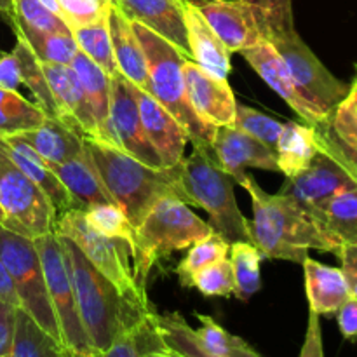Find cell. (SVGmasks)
<instances>
[{
    "instance_id": "obj_53",
    "label": "cell",
    "mask_w": 357,
    "mask_h": 357,
    "mask_svg": "<svg viewBox=\"0 0 357 357\" xmlns=\"http://www.w3.org/2000/svg\"><path fill=\"white\" fill-rule=\"evenodd\" d=\"M159 344H160V338H159V335H157L155 324H153V314H152L149 328H146V333H145V347H143V357H159V354H157V347H159Z\"/></svg>"
},
{
    "instance_id": "obj_45",
    "label": "cell",
    "mask_w": 357,
    "mask_h": 357,
    "mask_svg": "<svg viewBox=\"0 0 357 357\" xmlns=\"http://www.w3.org/2000/svg\"><path fill=\"white\" fill-rule=\"evenodd\" d=\"M152 317V316H150ZM150 319L138 330L124 335L117 342L110 345L107 351L94 352V354H73V357H143V347H145V333L149 328Z\"/></svg>"
},
{
    "instance_id": "obj_1",
    "label": "cell",
    "mask_w": 357,
    "mask_h": 357,
    "mask_svg": "<svg viewBox=\"0 0 357 357\" xmlns=\"http://www.w3.org/2000/svg\"><path fill=\"white\" fill-rule=\"evenodd\" d=\"M59 241L68 264L80 321L94 351H107L114 342L150 319L155 312L152 305H143L124 295L87 260L72 239L59 236Z\"/></svg>"
},
{
    "instance_id": "obj_38",
    "label": "cell",
    "mask_w": 357,
    "mask_h": 357,
    "mask_svg": "<svg viewBox=\"0 0 357 357\" xmlns=\"http://www.w3.org/2000/svg\"><path fill=\"white\" fill-rule=\"evenodd\" d=\"M10 24L13 28H24V30L44 31V33L70 31L68 24L38 0H13Z\"/></svg>"
},
{
    "instance_id": "obj_33",
    "label": "cell",
    "mask_w": 357,
    "mask_h": 357,
    "mask_svg": "<svg viewBox=\"0 0 357 357\" xmlns=\"http://www.w3.org/2000/svg\"><path fill=\"white\" fill-rule=\"evenodd\" d=\"M16 37L23 38L28 47L33 51L38 61L42 63H54V65H72L73 58L80 51L73 38L72 31H52V33H44V31H31L24 28H14Z\"/></svg>"
},
{
    "instance_id": "obj_27",
    "label": "cell",
    "mask_w": 357,
    "mask_h": 357,
    "mask_svg": "<svg viewBox=\"0 0 357 357\" xmlns=\"http://www.w3.org/2000/svg\"><path fill=\"white\" fill-rule=\"evenodd\" d=\"M14 136H20L24 143H28L49 166H58L75 159L86 150L82 136L54 117H45L38 128Z\"/></svg>"
},
{
    "instance_id": "obj_6",
    "label": "cell",
    "mask_w": 357,
    "mask_h": 357,
    "mask_svg": "<svg viewBox=\"0 0 357 357\" xmlns=\"http://www.w3.org/2000/svg\"><path fill=\"white\" fill-rule=\"evenodd\" d=\"M211 150L194 149L183 160V185L190 206H199L209 216V225L229 244L253 243L251 223L241 213L234 194V178L218 166Z\"/></svg>"
},
{
    "instance_id": "obj_26",
    "label": "cell",
    "mask_w": 357,
    "mask_h": 357,
    "mask_svg": "<svg viewBox=\"0 0 357 357\" xmlns=\"http://www.w3.org/2000/svg\"><path fill=\"white\" fill-rule=\"evenodd\" d=\"M52 169H54L59 181L68 190L75 209L86 211V209L93 208V206L114 202L112 195L108 194L107 187L101 181L100 173H98L87 149L75 159L66 160V162L58 164V166H52Z\"/></svg>"
},
{
    "instance_id": "obj_9",
    "label": "cell",
    "mask_w": 357,
    "mask_h": 357,
    "mask_svg": "<svg viewBox=\"0 0 357 357\" xmlns=\"http://www.w3.org/2000/svg\"><path fill=\"white\" fill-rule=\"evenodd\" d=\"M0 209L6 229L30 239L56 232L54 206L0 149Z\"/></svg>"
},
{
    "instance_id": "obj_20",
    "label": "cell",
    "mask_w": 357,
    "mask_h": 357,
    "mask_svg": "<svg viewBox=\"0 0 357 357\" xmlns=\"http://www.w3.org/2000/svg\"><path fill=\"white\" fill-rule=\"evenodd\" d=\"M243 58L250 63L251 68L303 119L309 126H319L323 124V119L319 117L316 110L309 105V101L300 94L296 89L295 82H293L289 70L279 52L275 51L274 45L271 42H261V44L255 45V47L244 49L241 51Z\"/></svg>"
},
{
    "instance_id": "obj_22",
    "label": "cell",
    "mask_w": 357,
    "mask_h": 357,
    "mask_svg": "<svg viewBox=\"0 0 357 357\" xmlns=\"http://www.w3.org/2000/svg\"><path fill=\"white\" fill-rule=\"evenodd\" d=\"M181 9H183L185 28H187L190 59L197 63L209 75L227 79L230 70H232L230 52L227 51L223 42L213 31V28L209 26V23L195 3L183 2Z\"/></svg>"
},
{
    "instance_id": "obj_30",
    "label": "cell",
    "mask_w": 357,
    "mask_h": 357,
    "mask_svg": "<svg viewBox=\"0 0 357 357\" xmlns=\"http://www.w3.org/2000/svg\"><path fill=\"white\" fill-rule=\"evenodd\" d=\"M316 222L340 246H357V187L342 190L317 213Z\"/></svg>"
},
{
    "instance_id": "obj_42",
    "label": "cell",
    "mask_w": 357,
    "mask_h": 357,
    "mask_svg": "<svg viewBox=\"0 0 357 357\" xmlns=\"http://www.w3.org/2000/svg\"><path fill=\"white\" fill-rule=\"evenodd\" d=\"M316 129V143L317 149L337 160L342 167L349 173V176L357 183V145L342 139L337 132L331 129L326 122L319 126H314Z\"/></svg>"
},
{
    "instance_id": "obj_4",
    "label": "cell",
    "mask_w": 357,
    "mask_h": 357,
    "mask_svg": "<svg viewBox=\"0 0 357 357\" xmlns=\"http://www.w3.org/2000/svg\"><path fill=\"white\" fill-rule=\"evenodd\" d=\"M131 24L145 52L150 84L149 94H152L183 126L188 142H192L194 149L211 150L216 126L206 122L188 101L183 77V63L187 59L185 54L155 31L135 21H131Z\"/></svg>"
},
{
    "instance_id": "obj_32",
    "label": "cell",
    "mask_w": 357,
    "mask_h": 357,
    "mask_svg": "<svg viewBox=\"0 0 357 357\" xmlns=\"http://www.w3.org/2000/svg\"><path fill=\"white\" fill-rule=\"evenodd\" d=\"M44 121L45 114L37 103L24 100L17 91L0 86V138L31 131Z\"/></svg>"
},
{
    "instance_id": "obj_46",
    "label": "cell",
    "mask_w": 357,
    "mask_h": 357,
    "mask_svg": "<svg viewBox=\"0 0 357 357\" xmlns=\"http://www.w3.org/2000/svg\"><path fill=\"white\" fill-rule=\"evenodd\" d=\"M17 307L0 300V357L10 354L14 340V328H16Z\"/></svg>"
},
{
    "instance_id": "obj_18",
    "label": "cell",
    "mask_w": 357,
    "mask_h": 357,
    "mask_svg": "<svg viewBox=\"0 0 357 357\" xmlns=\"http://www.w3.org/2000/svg\"><path fill=\"white\" fill-rule=\"evenodd\" d=\"M211 150L218 166L230 174L234 181L246 173L248 167L279 171L275 153L267 145L234 126L216 128Z\"/></svg>"
},
{
    "instance_id": "obj_62",
    "label": "cell",
    "mask_w": 357,
    "mask_h": 357,
    "mask_svg": "<svg viewBox=\"0 0 357 357\" xmlns=\"http://www.w3.org/2000/svg\"><path fill=\"white\" fill-rule=\"evenodd\" d=\"M7 357H9V356H7Z\"/></svg>"
},
{
    "instance_id": "obj_17",
    "label": "cell",
    "mask_w": 357,
    "mask_h": 357,
    "mask_svg": "<svg viewBox=\"0 0 357 357\" xmlns=\"http://www.w3.org/2000/svg\"><path fill=\"white\" fill-rule=\"evenodd\" d=\"M183 77L187 96L194 110L213 126H232L237 101L227 79L209 75L192 59H185Z\"/></svg>"
},
{
    "instance_id": "obj_59",
    "label": "cell",
    "mask_w": 357,
    "mask_h": 357,
    "mask_svg": "<svg viewBox=\"0 0 357 357\" xmlns=\"http://www.w3.org/2000/svg\"><path fill=\"white\" fill-rule=\"evenodd\" d=\"M68 357H73V354H72V351H70V354H68Z\"/></svg>"
},
{
    "instance_id": "obj_25",
    "label": "cell",
    "mask_w": 357,
    "mask_h": 357,
    "mask_svg": "<svg viewBox=\"0 0 357 357\" xmlns=\"http://www.w3.org/2000/svg\"><path fill=\"white\" fill-rule=\"evenodd\" d=\"M302 265L309 310L317 316L337 314V310L352 296L342 268L324 265L310 257H307Z\"/></svg>"
},
{
    "instance_id": "obj_13",
    "label": "cell",
    "mask_w": 357,
    "mask_h": 357,
    "mask_svg": "<svg viewBox=\"0 0 357 357\" xmlns=\"http://www.w3.org/2000/svg\"><path fill=\"white\" fill-rule=\"evenodd\" d=\"M197 7L230 54L268 40L267 20L248 0H208Z\"/></svg>"
},
{
    "instance_id": "obj_24",
    "label": "cell",
    "mask_w": 357,
    "mask_h": 357,
    "mask_svg": "<svg viewBox=\"0 0 357 357\" xmlns=\"http://www.w3.org/2000/svg\"><path fill=\"white\" fill-rule=\"evenodd\" d=\"M108 26H110L112 49H114L117 72L124 79H128L132 86L149 93L150 84L145 52H143L138 37L135 35L131 21L114 3H112L110 14H108Z\"/></svg>"
},
{
    "instance_id": "obj_50",
    "label": "cell",
    "mask_w": 357,
    "mask_h": 357,
    "mask_svg": "<svg viewBox=\"0 0 357 357\" xmlns=\"http://www.w3.org/2000/svg\"><path fill=\"white\" fill-rule=\"evenodd\" d=\"M21 84L20 59L16 52H3L0 56V86L9 91H17Z\"/></svg>"
},
{
    "instance_id": "obj_43",
    "label": "cell",
    "mask_w": 357,
    "mask_h": 357,
    "mask_svg": "<svg viewBox=\"0 0 357 357\" xmlns=\"http://www.w3.org/2000/svg\"><path fill=\"white\" fill-rule=\"evenodd\" d=\"M58 3L70 31L107 20L112 9L110 0H58Z\"/></svg>"
},
{
    "instance_id": "obj_7",
    "label": "cell",
    "mask_w": 357,
    "mask_h": 357,
    "mask_svg": "<svg viewBox=\"0 0 357 357\" xmlns=\"http://www.w3.org/2000/svg\"><path fill=\"white\" fill-rule=\"evenodd\" d=\"M56 234L72 239L87 260L114 282L124 295L143 305H150L146 289L136 282L132 246L124 239H114L96 232L87 223L82 209H68L56 220Z\"/></svg>"
},
{
    "instance_id": "obj_10",
    "label": "cell",
    "mask_w": 357,
    "mask_h": 357,
    "mask_svg": "<svg viewBox=\"0 0 357 357\" xmlns=\"http://www.w3.org/2000/svg\"><path fill=\"white\" fill-rule=\"evenodd\" d=\"M282 61L286 63L296 89L309 101L310 107L319 114L324 122L331 117L335 108L345 100L349 87L338 80L303 42L296 30L275 33L268 38Z\"/></svg>"
},
{
    "instance_id": "obj_39",
    "label": "cell",
    "mask_w": 357,
    "mask_h": 357,
    "mask_svg": "<svg viewBox=\"0 0 357 357\" xmlns=\"http://www.w3.org/2000/svg\"><path fill=\"white\" fill-rule=\"evenodd\" d=\"M87 223L93 227L96 232L103 234L114 239H124L135 250V227L129 222L126 213L117 204H98L84 211Z\"/></svg>"
},
{
    "instance_id": "obj_2",
    "label": "cell",
    "mask_w": 357,
    "mask_h": 357,
    "mask_svg": "<svg viewBox=\"0 0 357 357\" xmlns=\"http://www.w3.org/2000/svg\"><path fill=\"white\" fill-rule=\"evenodd\" d=\"M237 183L250 194L253 204L251 236L264 258L303 264L310 250L335 253L342 246L326 236L319 223L286 194H267L251 174L244 173Z\"/></svg>"
},
{
    "instance_id": "obj_57",
    "label": "cell",
    "mask_w": 357,
    "mask_h": 357,
    "mask_svg": "<svg viewBox=\"0 0 357 357\" xmlns=\"http://www.w3.org/2000/svg\"><path fill=\"white\" fill-rule=\"evenodd\" d=\"M174 2H178V3H183V2H192V3H195V6H201V3L208 2V0H174Z\"/></svg>"
},
{
    "instance_id": "obj_21",
    "label": "cell",
    "mask_w": 357,
    "mask_h": 357,
    "mask_svg": "<svg viewBox=\"0 0 357 357\" xmlns=\"http://www.w3.org/2000/svg\"><path fill=\"white\" fill-rule=\"evenodd\" d=\"M114 6L119 7L129 21L155 31L190 59L181 3L174 0H115Z\"/></svg>"
},
{
    "instance_id": "obj_12",
    "label": "cell",
    "mask_w": 357,
    "mask_h": 357,
    "mask_svg": "<svg viewBox=\"0 0 357 357\" xmlns=\"http://www.w3.org/2000/svg\"><path fill=\"white\" fill-rule=\"evenodd\" d=\"M195 316L201 323L199 330H192L178 312H153V324L164 347L183 357H261L248 342L230 335L211 316Z\"/></svg>"
},
{
    "instance_id": "obj_16",
    "label": "cell",
    "mask_w": 357,
    "mask_h": 357,
    "mask_svg": "<svg viewBox=\"0 0 357 357\" xmlns=\"http://www.w3.org/2000/svg\"><path fill=\"white\" fill-rule=\"evenodd\" d=\"M42 70L54 98L59 121L75 129L82 138L100 142V132L89 100L75 70L72 66L54 65V63H42Z\"/></svg>"
},
{
    "instance_id": "obj_52",
    "label": "cell",
    "mask_w": 357,
    "mask_h": 357,
    "mask_svg": "<svg viewBox=\"0 0 357 357\" xmlns=\"http://www.w3.org/2000/svg\"><path fill=\"white\" fill-rule=\"evenodd\" d=\"M0 300H3V302L10 303V305L14 307H20L16 289H14L9 274H7V268L6 265H3L2 258H0Z\"/></svg>"
},
{
    "instance_id": "obj_55",
    "label": "cell",
    "mask_w": 357,
    "mask_h": 357,
    "mask_svg": "<svg viewBox=\"0 0 357 357\" xmlns=\"http://www.w3.org/2000/svg\"><path fill=\"white\" fill-rule=\"evenodd\" d=\"M0 14L10 23V17H13V0H0Z\"/></svg>"
},
{
    "instance_id": "obj_51",
    "label": "cell",
    "mask_w": 357,
    "mask_h": 357,
    "mask_svg": "<svg viewBox=\"0 0 357 357\" xmlns=\"http://www.w3.org/2000/svg\"><path fill=\"white\" fill-rule=\"evenodd\" d=\"M338 258L342 261V272H344L345 279H347L349 289H351V295L357 298V246L352 244H345L342 246Z\"/></svg>"
},
{
    "instance_id": "obj_5",
    "label": "cell",
    "mask_w": 357,
    "mask_h": 357,
    "mask_svg": "<svg viewBox=\"0 0 357 357\" xmlns=\"http://www.w3.org/2000/svg\"><path fill=\"white\" fill-rule=\"evenodd\" d=\"M188 206L178 197L160 199L135 229V278L143 289L157 261L215 232Z\"/></svg>"
},
{
    "instance_id": "obj_15",
    "label": "cell",
    "mask_w": 357,
    "mask_h": 357,
    "mask_svg": "<svg viewBox=\"0 0 357 357\" xmlns=\"http://www.w3.org/2000/svg\"><path fill=\"white\" fill-rule=\"evenodd\" d=\"M354 187H357V183L349 176L347 171L337 160L319 150L309 167H305L296 176L286 178L281 194L295 199L316 220L317 213L330 199L340 194L342 190Z\"/></svg>"
},
{
    "instance_id": "obj_35",
    "label": "cell",
    "mask_w": 357,
    "mask_h": 357,
    "mask_svg": "<svg viewBox=\"0 0 357 357\" xmlns=\"http://www.w3.org/2000/svg\"><path fill=\"white\" fill-rule=\"evenodd\" d=\"M20 59V72H21V84L31 91L35 98V103L38 105L45 117L58 119V108H56L54 98H52L51 89H49L47 79L42 70V63L38 61L37 56L33 54L26 42L17 37L16 45L13 49Z\"/></svg>"
},
{
    "instance_id": "obj_58",
    "label": "cell",
    "mask_w": 357,
    "mask_h": 357,
    "mask_svg": "<svg viewBox=\"0 0 357 357\" xmlns=\"http://www.w3.org/2000/svg\"><path fill=\"white\" fill-rule=\"evenodd\" d=\"M3 223V213H2V209H0V225H2Z\"/></svg>"
},
{
    "instance_id": "obj_48",
    "label": "cell",
    "mask_w": 357,
    "mask_h": 357,
    "mask_svg": "<svg viewBox=\"0 0 357 357\" xmlns=\"http://www.w3.org/2000/svg\"><path fill=\"white\" fill-rule=\"evenodd\" d=\"M300 357H324L319 316L316 312H312V310H309V323H307L305 340H303Z\"/></svg>"
},
{
    "instance_id": "obj_54",
    "label": "cell",
    "mask_w": 357,
    "mask_h": 357,
    "mask_svg": "<svg viewBox=\"0 0 357 357\" xmlns=\"http://www.w3.org/2000/svg\"><path fill=\"white\" fill-rule=\"evenodd\" d=\"M340 105L344 108H347L354 117H357V77L354 82L351 84V87H349V94L345 96V100L342 101Z\"/></svg>"
},
{
    "instance_id": "obj_37",
    "label": "cell",
    "mask_w": 357,
    "mask_h": 357,
    "mask_svg": "<svg viewBox=\"0 0 357 357\" xmlns=\"http://www.w3.org/2000/svg\"><path fill=\"white\" fill-rule=\"evenodd\" d=\"M73 38H75L77 45L80 51L96 63L103 72L108 75H115L117 73V65H115L114 49H112V38H110V26H108V17L98 23L89 24V26L73 28L72 30Z\"/></svg>"
},
{
    "instance_id": "obj_31",
    "label": "cell",
    "mask_w": 357,
    "mask_h": 357,
    "mask_svg": "<svg viewBox=\"0 0 357 357\" xmlns=\"http://www.w3.org/2000/svg\"><path fill=\"white\" fill-rule=\"evenodd\" d=\"M70 351L35 323L33 317L17 307L13 349L9 357H68Z\"/></svg>"
},
{
    "instance_id": "obj_34",
    "label": "cell",
    "mask_w": 357,
    "mask_h": 357,
    "mask_svg": "<svg viewBox=\"0 0 357 357\" xmlns=\"http://www.w3.org/2000/svg\"><path fill=\"white\" fill-rule=\"evenodd\" d=\"M229 253V260L234 271V281H236L234 295L243 302H248L261 286L260 264L264 260V255L253 243H246V241L230 244Z\"/></svg>"
},
{
    "instance_id": "obj_3",
    "label": "cell",
    "mask_w": 357,
    "mask_h": 357,
    "mask_svg": "<svg viewBox=\"0 0 357 357\" xmlns=\"http://www.w3.org/2000/svg\"><path fill=\"white\" fill-rule=\"evenodd\" d=\"M84 143L108 194L135 229L160 199L178 197L190 204L183 185V160L171 167H152L117 146L86 138Z\"/></svg>"
},
{
    "instance_id": "obj_41",
    "label": "cell",
    "mask_w": 357,
    "mask_h": 357,
    "mask_svg": "<svg viewBox=\"0 0 357 357\" xmlns=\"http://www.w3.org/2000/svg\"><path fill=\"white\" fill-rule=\"evenodd\" d=\"M192 288L204 296H232L236 291V281L229 258L215 261L197 272L192 279Z\"/></svg>"
},
{
    "instance_id": "obj_28",
    "label": "cell",
    "mask_w": 357,
    "mask_h": 357,
    "mask_svg": "<svg viewBox=\"0 0 357 357\" xmlns=\"http://www.w3.org/2000/svg\"><path fill=\"white\" fill-rule=\"evenodd\" d=\"M70 66L75 70L77 77L86 91L98 126V132H100V143L119 149L110 124V75L103 72L96 63L91 61L82 51L77 52Z\"/></svg>"
},
{
    "instance_id": "obj_11",
    "label": "cell",
    "mask_w": 357,
    "mask_h": 357,
    "mask_svg": "<svg viewBox=\"0 0 357 357\" xmlns=\"http://www.w3.org/2000/svg\"><path fill=\"white\" fill-rule=\"evenodd\" d=\"M33 241L38 257H40L42 268H44L45 284H47L49 298H51L52 309L58 319L63 344L73 354H94L96 351L91 345L82 321H80L75 291H73L72 278H70L68 264H66L59 236L52 232Z\"/></svg>"
},
{
    "instance_id": "obj_40",
    "label": "cell",
    "mask_w": 357,
    "mask_h": 357,
    "mask_svg": "<svg viewBox=\"0 0 357 357\" xmlns=\"http://www.w3.org/2000/svg\"><path fill=\"white\" fill-rule=\"evenodd\" d=\"M232 126L239 129V131L257 138L258 142L267 145L272 152L275 150L279 135L282 131L281 122L261 114V112L255 110V108L246 107V105H237L236 119H234Z\"/></svg>"
},
{
    "instance_id": "obj_49",
    "label": "cell",
    "mask_w": 357,
    "mask_h": 357,
    "mask_svg": "<svg viewBox=\"0 0 357 357\" xmlns=\"http://www.w3.org/2000/svg\"><path fill=\"white\" fill-rule=\"evenodd\" d=\"M337 321L342 337L349 342H357V298L351 296L337 310Z\"/></svg>"
},
{
    "instance_id": "obj_19",
    "label": "cell",
    "mask_w": 357,
    "mask_h": 357,
    "mask_svg": "<svg viewBox=\"0 0 357 357\" xmlns=\"http://www.w3.org/2000/svg\"><path fill=\"white\" fill-rule=\"evenodd\" d=\"M132 93H135L136 103H138L146 138L159 153L162 166L171 167L180 164L183 160L185 146L188 143V135L185 128L152 94L138 89L136 86H132Z\"/></svg>"
},
{
    "instance_id": "obj_14",
    "label": "cell",
    "mask_w": 357,
    "mask_h": 357,
    "mask_svg": "<svg viewBox=\"0 0 357 357\" xmlns=\"http://www.w3.org/2000/svg\"><path fill=\"white\" fill-rule=\"evenodd\" d=\"M110 124L119 149L146 166L164 167L159 153L145 135L132 84L119 72L110 77Z\"/></svg>"
},
{
    "instance_id": "obj_8",
    "label": "cell",
    "mask_w": 357,
    "mask_h": 357,
    "mask_svg": "<svg viewBox=\"0 0 357 357\" xmlns=\"http://www.w3.org/2000/svg\"><path fill=\"white\" fill-rule=\"evenodd\" d=\"M0 258L16 289L21 309L26 310L38 326L63 344L35 241L0 225Z\"/></svg>"
},
{
    "instance_id": "obj_56",
    "label": "cell",
    "mask_w": 357,
    "mask_h": 357,
    "mask_svg": "<svg viewBox=\"0 0 357 357\" xmlns=\"http://www.w3.org/2000/svg\"><path fill=\"white\" fill-rule=\"evenodd\" d=\"M157 354H159V357H183V356L176 354V352H173V351H169V349L164 347L162 342H160L159 347H157Z\"/></svg>"
},
{
    "instance_id": "obj_23",
    "label": "cell",
    "mask_w": 357,
    "mask_h": 357,
    "mask_svg": "<svg viewBox=\"0 0 357 357\" xmlns=\"http://www.w3.org/2000/svg\"><path fill=\"white\" fill-rule=\"evenodd\" d=\"M0 149L13 159V162L30 178L33 183L42 188L51 204L54 206L56 215L75 209L72 197L65 185L56 176L52 166H49L28 143H24L20 136H3L0 138Z\"/></svg>"
},
{
    "instance_id": "obj_29",
    "label": "cell",
    "mask_w": 357,
    "mask_h": 357,
    "mask_svg": "<svg viewBox=\"0 0 357 357\" xmlns=\"http://www.w3.org/2000/svg\"><path fill=\"white\" fill-rule=\"evenodd\" d=\"M317 152L319 149L316 143L314 126L298 124L293 121L282 124V131L279 135L274 153L279 171L286 178L296 176L305 167H309Z\"/></svg>"
},
{
    "instance_id": "obj_47",
    "label": "cell",
    "mask_w": 357,
    "mask_h": 357,
    "mask_svg": "<svg viewBox=\"0 0 357 357\" xmlns=\"http://www.w3.org/2000/svg\"><path fill=\"white\" fill-rule=\"evenodd\" d=\"M328 124L342 139L357 145V117H354L347 108L338 105L331 117L328 119Z\"/></svg>"
},
{
    "instance_id": "obj_44",
    "label": "cell",
    "mask_w": 357,
    "mask_h": 357,
    "mask_svg": "<svg viewBox=\"0 0 357 357\" xmlns=\"http://www.w3.org/2000/svg\"><path fill=\"white\" fill-rule=\"evenodd\" d=\"M248 2L260 9L267 20L268 38L275 33H282V31L295 28L291 0H248Z\"/></svg>"
},
{
    "instance_id": "obj_60",
    "label": "cell",
    "mask_w": 357,
    "mask_h": 357,
    "mask_svg": "<svg viewBox=\"0 0 357 357\" xmlns=\"http://www.w3.org/2000/svg\"><path fill=\"white\" fill-rule=\"evenodd\" d=\"M354 66H356V73H357V63H356V65H354Z\"/></svg>"
},
{
    "instance_id": "obj_36",
    "label": "cell",
    "mask_w": 357,
    "mask_h": 357,
    "mask_svg": "<svg viewBox=\"0 0 357 357\" xmlns=\"http://www.w3.org/2000/svg\"><path fill=\"white\" fill-rule=\"evenodd\" d=\"M230 244L220 234L211 232L204 239L197 241L188 248V253L176 267V275L183 288H192V279L197 272L215 261L229 257Z\"/></svg>"
},
{
    "instance_id": "obj_61",
    "label": "cell",
    "mask_w": 357,
    "mask_h": 357,
    "mask_svg": "<svg viewBox=\"0 0 357 357\" xmlns=\"http://www.w3.org/2000/svg\"><path fill=\"white\" fill-rule=\"evenodd\" d=\"M110 2H112V3H115V0H110Z\"/></svg>"
}]
</instances>
